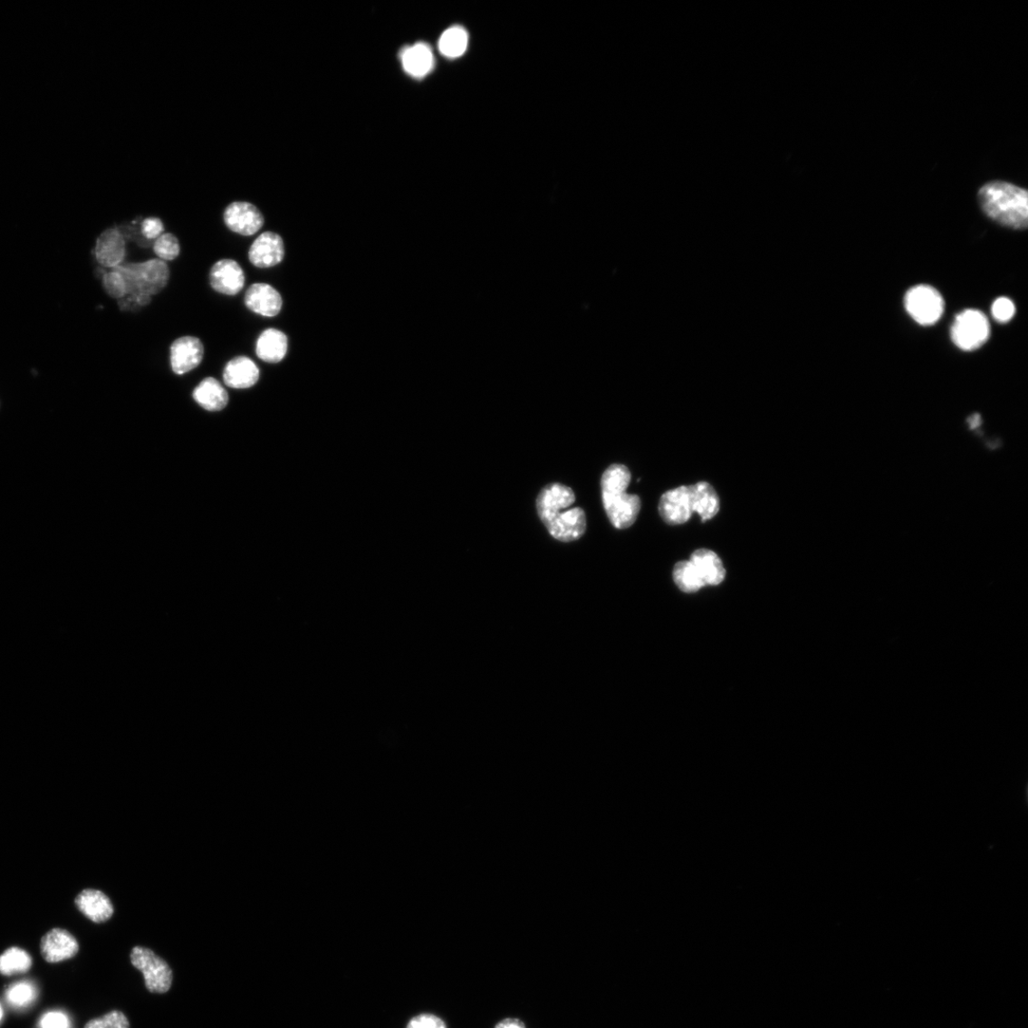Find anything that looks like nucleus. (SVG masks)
<instances>
[{"mask_svg":"<svg viewBox=\"0 0 1028 1028\" xmlns=\"http://www.w3.org/2000/svg\"><path fill=\"white\" fill-rule=\"evenodd\" d=\"M1015 312L1014 303L1007 297L997 298L992 308L994 319L1000 323L1011 322Z\"/></svg>","mask_w":1028,"mask_h":1028,"instance_id":"30","label":"nucleus"},{"mask_svg":"<svg viewBox=\"0 0 1028 1028\" xmlns=\"http://www.w3.org/2000/svg\"><path fill=\"white\" fill-rule=\"evenodd\" d=\"M688 492L691 510L693 513H697L703 522L714 518L718 514L720 501L712 485L702 481L689 485Z\"/></svg>","mask_w":1028,"mask_h":1028,"instance_id":"19","label":"nucleus"},{"mask_svg":"<svg viewBox=\"0 0 1028 1028\" xmlns=\"http://www.w3.org/2000/svg\"><path fill=\"white\" fill-rule=\"evenodd\" d=\"M705 585L716 586L724 581L725 570L719 556L713 551L700 549L690 557Z\"/></svg>","mask_w":1028,"mask_h":1028,"instance_id":"21","label":"nucleus"},{"mask_svg":"<svg viewBox=\"0 0 1028 1028\" xmlns=\"http://www.w3.org/2000/svg\"><path fill=\"white\" fill-rule=\"evenodd\" d=\"M33 965L29 953L20 947L13 946L0 956V975L13 976L24 975Z\"/></svg>","mask_w":1028,"mask_h":1028,"instance_id":"23","label":"nucleus"},{"mask_svg":"<svg viewBox=\"0 0 1028 1028\" xmlns=\"http://www.w3.org/2000/svg\"><path fill=\"white\" fill-rule=\"evenodd\" d=\"M37 996H39V990L31 981L14 983L7 987L5 992V1000L8 1005L14 1009L29 1007Z\"/></svg>","mask_w":1028,"mask_h":1028,"instance_id":"25","label":"nucleus"},{"mask_svg":"<svg viewBox=\"0 0 1028 1028\" xmlns=\"http://www.w3.org/2000/svg\"><path fill=\"white\" fill-rule=\"evenodd\" d=\"M130 962L142 972L149 993L163 994L169 992L173 984V970L153 950L143 946L134 947L130 952Z\"/></svg>","mask_w":1028,"mask_h":1028,"instance_id":"6","label":"nucleus"},{"mask_svg":"<svg viewBox=\"0 0 1028 1028\" xmlns=\"http://www.w3.org/2000/svg\"><path fill=\"white\" fill-rule=\"evenodd\" d=\"M226 227L242 236H253L264 226L265 218L254 204L235 201L229 204L223 213Z\"/></svg>","mask_w":1028,"mask_h":1028,"instance_id":"8","label":"nucleus"},{"mask_svg":"<svg viewBox=\"0 0 1028 1028\" xmlns=\"http://www.w3.org/2000/svg\"><path fill=\"white\" fill-rule=\"evenodd\" d=\"M674 579L677 587L687 593L698 591L705 586L697 568L690 561H681L676 565Z\"/></svg>","mask_w":1028,"mask_h":1028,"instance_id":"26","label":"nucleus"},{"mask_svg":"<svg viewBox=\"0 0 1028 1028\" xmlns=\"http://www.w3.org/2000/svg\"><path fill=\"white\" fill-rule=\"evenodd\" d=\"M95 255L98 263L110 270L123 264L126 242L121 231L118 228L103 231L97 239Z\"/></svg>","mask_w":1028,"mask_h":1028,"instance_id":"14","label":"nucleus"},{"mask_svg":"<svg viewBox=\"0 0 1028 1028\" xmlns=\"http://www.w3.org/2000/svg\"><path fill=\"white\" fill-rule=\"evenodd\" d=\"M495 1028H526L524 1023L516 1018H507L501 1020Z\"/></svg>","mask_w":1028,"mask_h":1028,"instance_id":"34","label":"nucleus"},{"mask_svg":"<svg viewBox=\"0 0 1028 1028\" xmlns=\"http://www.w3.org/2000/svg\"><path fill=\"white\" fill-rule=\"evenodd\" d=\"M659 513L668 525H682L688 521L693 514L688 487L682 485L665 493L660 499Z\"/></svg>","mask_w":1028,"mask_h":1028,"instance_id":"15","label":"nucleus"},{"mask_svg":"<svg viewBox=\"0 0 1028 1028\" xmlns=\"http://www.w3.org/2000/svg\"><path fill=\"white\" fill-rule=\"evenodd\" d=\"M288 349L287 335L275 328H269L261 332L255 343L256 357L269 364L282 362L287 355Z\"/></svg>","mask_w":1028,"mask_h":1028,"instance_id":"18","label":"nucleus"},{"mask_svg":"<svg viewBox=\"0 0 1028 1028\" xmlns=\"http://www.w3.org/2000/svg\"><path fill=\"white\" fill-rule=\"evenodd\" d=\"M80 945L72 934L62 928H53L47 932L41 941L43 959L50 964H57L73 958L78 955Z\"/></svg>","mask_w":1028,"mask_h":1028,"instance_id":"12","label":"nucleus"},{"mask_svg":"<svg viewBox=\"0 0 1028 1028\" xmlns=\"http://www.w3.org/2000/svg\"><path fill=\"white\" fill-rule=\"evenodd\" d=\"M983 212L1002 226L1024 230L1028 226V194L1013 183L995 180L983 185L978 192Z\"/></svg>","mask_w":1028,"mask_h":1028,"instance_id":"2","label":"nucleus"},{"mask_svg":"<svg viewBox=\"0 0 1028 1028\" xmlns=\"http://www.w3.org/2000/svg\"><path fill=\"white\" fill-rule=\"evenodd\" d=\"M164 231V224L159 217H147L141 222V233L149 240L158 239Z\"/></svg>","mask_w":1028,"mask_h":1028,"instance_id":"32","label":"nucleus"},{"mask_svg":"<svg viewBox=\"0 0 1028 1028\" xmlns=\"http://www.w3.org/2000/svg\"><path fill=\"white\" fill-rule=\"evenodd\" d=\"M3 1018H4V1008H3L2 1004H0V1022H2Z\"/></svg>","mask_w":1028,"mask_h":1028,"instance_id":"36","label":"nucleus"},{"mask_svg":"<svg viewBox=\"0 0 1028 1028\" xmlns=\"http://www.w3.org/2000/svg\"><path fill=\"white\" fill-rule=\"evenodd\" d=\"M630 480V472L621 464L610 466L602 476L604 508L612 525L620 530L632 526L641 509L640 498L627 494Z\"/></svg>","mask_w":1028,"mask_h":1028,"instance_id":"3","label":"nucleus"},{"mask_svg":"<svg viewBox=\"0 0 1028 1028\" xmlns=\"http://www.w3.org/2000/svg\"><path fill=\"white\" fill-rule=\"evenodd\" d=\"M245 304L252 312L264 316L275 317L282 312L283 299L282 294L267 283H258L252 284L245 295Z\"/></svg>","mask_w":1028,"mask_h":1028,"instance_id":"13","label":"nucleus"},{"mask_svg":"<svg viewBox=\"0 0 1028 1028\" xmlns=\"http://www.w3.org/2000/svg\"><path fill=\"white\" fill-rule=\"evenodd\" d=\"M84 1028H130V1023L124 1014L114 1011L101 1018L89 1021Z\"/></svg>","mask_w":1028,"mask_h":1028,"instance_id":"29","label":"nucleus"},{"mask_svg":"<svg viewBox=\"0 0 1028 1028\" xmlns=\"http://www.w3.org/2000/svg\"><path fill=\"white\" fill-rule=\"evenodd\" d=\"M153 249L158 258L165 263L176 260L181 252L178 238L171 233H164L156 239Z\"/></svg>","mask_w":1028,"mask_h":1028,"instance_id":"27","label":"nucleus"},{"mask_svg":"<svg viewBox=\"0 0 1028 1028\" xmlns=\"http://www.w3.org/2000/svg\"><path fill=\"white\" fill-rule=\"evenodd\" d=\"M574 502L573 491L559 483L548 485L537 497L538 515L552 536L559 541H574L586 532L584 511L581 508L570 509Z\"/></svg>","mask_w":1028,"mask_h":1028,"instance_id":"1","label":"nucleus"},{"mask_svg":"<svg viewBox=\"0 0 1028 1028\" xmlns=\"http://www.w3.org/2000/svg\"><path fill=\"white\" fill-rule=\"evenodd\" d=\"M39 1028H72L69 1016L60 1011L45 1013L40 1022Z\"/></svg>","mask_w":1028,"mask_h":1028,"instance_id":"31","label":"nucleus"},{"mask_svg":"<svg viewBox=\"0 0 1028 1028\" xmlns=\"http://www.w3.org/2000/svg\"><path fill=\"white\" fill-rule=\"evenodd\" d=\"M125 283L127 295H156L162 292L170 280V269L159 258L144 263L126 264L118 266Z\"/></svg>","mask_w":1028,"mask_h":1028,"instance_id":"4","label":"nucleus"},{"mask_svg":"<svg viewBox=\"0 0 1028 1028\" xmlns=\"http://www.w3.org/2000/svg\"><path fill=\"white\" fill-rule=\"evenodd\" d=\"M402 63L404 70L410 76L422 78L434 67L433 52L422 43L409 47L402 53Z\"/></svg>","mask_w":1028,"mask_h":1028,"instance_id":"22","label":"nucleus"},{"mask_svg":"<svg viewBox=\"0 0 1028 1028\" xmlns=\"http://www.w3.org/2000/svg\"><path fill=\"white\" fill-rule=\"evenodd\" d=\"M468 43V33L460 26H454L441 35L439 50L445 57L456 59L466 52Z\"/></svg>","mask_w":1028,"mask_h":1028,"instance_id":"24","label":"nucleus"},{"mask_svg":"<svg viewBox=\"0 0 1028 1028\" xmlns=\"http://www.w3.org/2000/svg\"><path fill=\"white\" fill-rule=\"evenodd\" d=\"M104 290L111 298L122 299L127 296L124 279L118 269H110L102 277Z\"/></svg>","mask_w":1028,"mask_h":1028,"instance_id":"28","label":"nucleus"},{"mask_svg":"<svg viewBox=\"0 0 1028 1028\" xmlns=\"http://www.w3.org/2000/svg\"><path fill=\"white\" fill-rule=\"evenodd\" d=\"M990 325L982 312L968 309L956 317L951 327V340L959 349L970 351L981 348L988 340Z\"/></svg>","mask_w":1028,"mask_h":1028,"instance_id":"5","label":"nucleus"},{"mask_svg":"<svg viewBox=\"0 0 1028 1028\" xmlns=\"http://www.w3.org/2000/svg\"><path fill=\"white\" fill-rule=\"evenodd\" d=\"M222 377L227 387L245 389L254 387L258 382L260 370L246 355H237L224 367Z\"/></svg>","mask_w":1028,"mask_h":1028,"instance_id":"16","label":"nucleus"},{"mask_svg":"<svg viewBox=\"0 0 1028 1028\" xmlns=\"http://www.w3.org/2000/svg\"><path fill=\"white\" fill-rule=\"evenodd\" d=\"M905 307L913 321L922 326H930L941 319L945 303L937 289L929 285H918L907 293Z\"/></svg>","mask_w":1028,"mask_h":1028,"instance_id":"7","label":"nucleus"},{"mask_svg":"<svg viewBox=\"0 0 1028 1028\" xmlns=\"http://www.w3.org/2000/svg\"><path fill=\"white\" fill-rule=\"evenodd\" d=\"M76 905L86 918L96 924L107 922L115 911L109 897L98 889L82 891L77 897Z\"/></svg>","mask_w":1028,"mask_h":1028,"instance_id":"17","label":"nucleus"},{"mask_svg":"<svg viewBox=\"0 0 1028 1028\" xmlns=\"http://www.w3.org/2000/svg\"><path fill=\"white\" fill-rule=\"evenodd\" d=\"M245 270L232 258H223L212 266L209 273L211 288L223 295L235 296L245 287Z\"/></svg>","mask_w":1028,"mask_h":1028,"instance_id":"9","label":"nucleus"},{"mask_svg":"<svg viewBox=\"0 0 1028 1028\" xmlns=\"http://www.w3.org/2000/svg\"><path fill=\"white\" fill-rule=\"evenodd\" d=\"M407 1028H447L445 1022L433 1014H421L411 1019Z\"/></svg>","mask_w":1028,"mask_h":1028,"instance_id":"33","label":"nucleus"},{"mask_svg":"<svg viewBox=\"0 0 1028 1028\" xmlns=\"http://www.w3.org/2000/svg\"><path fill=\"white\" fill-rule=\"evenodd\" d=\"M204 354L205 347L200 339L194 335L181 336L170 347L172 370L178 376L186 375L202 363Z\"/></svg>","mask_w":1028,"mask_h":1028,"instance_id":"11","label":"nucleus"},{"mask_svg":"<svg viewBox=\"0 0 1028 1028\" xmlns=\"http://www.w3.org/2000/svg\"><path fill=\"white\" fill-rule=\"evenodd\" d=\"M193 399L200 407L209 411L222 410L229 403L228 391L214 378L204 379L194 389Z\"/></svg>","mask_w":1028,"mask_h":1028,"instance_id":"20","label":"nucleus"},{"mask_svg":"<svg viewBox=\"0 0 1028 1028\" xmlns=\"http://www.w3.org/2000/svg\"><path fill=\"white\" fill-rule=\"evenodd\" d=\"M971 428H977L982 424V419L979 415H974L967 420Z\"/></svg>","mask_w":1028,"mask_h":1028,"instance_id":"35","label":"nucleus"},{"mask_svg":"<svg viewBox=\"0 0 1028 1028\" xmlns=\"http://www.w3.org/2000/svg\"><path fill=\"white\" fill-rule=\"evenodd\" d=\"M248 257L251 264L259 269L279 265L285 257L283 238L274 232L259 235L250 246Z\"/></svg>","mask_w":1028,"mask_h":1028,"instance_id":"10","label":"nucleus"}]
</instances>
